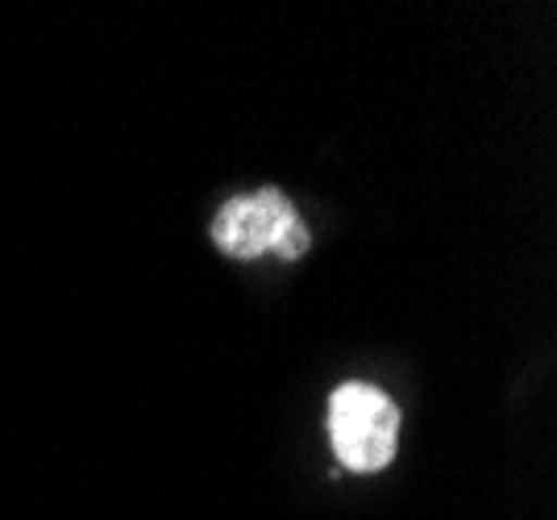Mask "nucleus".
Returning a JSON list of instances; mask_svg holds the SVG:
<instances>
[{
  "label": "nucleus",
  "instance_id": "f257e3e1",
  "mask_svg": "<svg viewBox=\"0 0 557 520\" xmlns=\"http://www.w3.org/2000/svg\"><path fill=\"white\" fill-rule=\"evenodd\" d=\"M212 242L230 259H278L296 262L308 255V225L300 221L296 205L278 188H258L250 196H233L221 205L212 221Z\"/></svg>",
  "mask_w": 557,
  "mask_h": 520
},
{
  "label": "nucleus",
  "instance_id": "f03ea898",
  "mask_svg": "<svg viewBox=\"0 0 557 520\" xmlns=\"http://www.w3.org/2000/svg\"><path fill=\"white\" fill-rule=\"evenodd\" d=\"M329 442L346 471H383L399 442V408L374 383H342L329 396Z\"/></svg>",
  "mask_w": 557,
  "mask_h": 520
}]
</instances>
